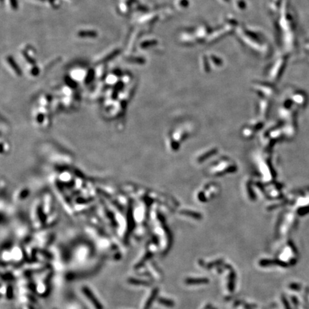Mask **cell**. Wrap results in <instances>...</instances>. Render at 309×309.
<instances>
[{"label": "cell", "mask_w": 309, "mask_h": 309, "mask_svg": "<svg viewBox=\"0 0 309 309\" xmlns=\"http://www.w3.org/2000/svg\"><path fill=\"white\" fill-rule=\"evenodd\" d=\"M49 100L44 105L34 107L31 111V118L34 126L39 129H45L50 125L54 109L50 108Z\"/></svg>", "instance_id": "6da1fadb"}, {"label": "cell", "mask_w": 309, "mask_h": 309, "mask_svg": "<svg viewBox=\"0 0 309 309\" xmlns=\"http://www.w3.org/2000/svg\"><path fill=\"white\" fill-rule=\"evenodd\" d=\"M6 60H7L9 65H10V66L12 67V68L15 72V73H16L18 76H21L22 74V70L20 69V68H19V65H17L16 62L14 61V58H13L12 57L9 56Z\"/></svg>", "instance_id": "7a4b0ae2"}, {"label": "cell", "mask_w": 309, "mask_h": 309, "mask_svg": "<svg viewBox=\"0 0 309 309\" xmlns=\"http://www.w3.org/2000/svg\"><path fill=\"white\" fill-rule=\"evenodd\" d=\"M77 36L82 37V38H85V37L93 38V37H96L97 36V33L93 30H82V31H80L78 32Z\"/></svg>", "instance_id": "3957f363"}, {"label": "cell", "mask_w": 309, "mask_h": 309, "mask_svg": "<svg viewBox=\"0 0 309 309\" xmlns=\"http://www.w3.org/2000/svg\"><path fill=\"white\" fill-rule=\"evenodd\" d=\"M94 77H95V71H94L93 69H89L88 72H87L86 77H85V84H89V83L93 80Z\"/></svg>", "instance_id": "277c9868"}, {"label": "cell", "mask_w": 309, "mask_h": 309, "mask_svg": "<svg viewBox=\"0 0 309 309\" xmlns=\"http://www.w3.org/2000/svg\"><path fill=\"white\" fill-rule=\"evenodd\" d=\"M120 53V50H115V51H113L112 53H110L109 54H108L107 57H105V58L104 59V60H102V62H108V61H110L113 60V59H114L115 57L116 56H117L118 54H119Z\"/></svg>", "instance_id": "5b68a950"}, {"label": "cell", "mask_w": 309, "mask_h": 309, "mask_svg": "<svg viewBox=\"0 0 309 309\" xmlns=\"http://www.w3.org/2000/svg\"><path fill=\"white\" fill-rule=\"evenodd\" d=\"M22 54L24 56H25V58L26 59V60L28 62L30 63L31 65H35V60H34L33 59L31 58V57H30L29 54H28L27 52H26L25 51H24L22 52Z\"/></svg>", "instance_id": "8992f818"}, {"label": "cell", "mask_w": 309, "mask_h": 309, "mask_svg": "<svg viewBox=\"0 0 309 309\" xmlns=\"http://www.w3.org/2000/svg\"><path fill=\"white\" fill-rule=\"evenodd\" d=\"M11 5L13 10H17L18 9V2L17 0H10Z\"/></svg>", "instance_id": "52a82bcc"}, {"label": "cell", "mask_w": 309, "mask_h": 309, "mask_svg": "<svg viewBox=\"0 0 309 309\" xmlns=\"http://www.w3.org/2000/svg\"><path fill=\"white\" fill-rule=\"evenodd\" d=\"M31 72H32V74L33 76H37L39 74V69H38V67H34L33 69H32Z\"/></svg>", "instance_id": "ba28073f"}, {"label": "cell", "mask_w": 309, "mask_h": 309, "mask_svg": "<svg viewBox=\"0 0 309 309\" xmlns=\"http://www.w3.org/2000/svg\"><path fill=\"white\" fill-rule=\"evenodd\" d=\"M131 1H132V0H131Z\"/></svg>", "instance_id": "9c48e42d"}]
</instances>
